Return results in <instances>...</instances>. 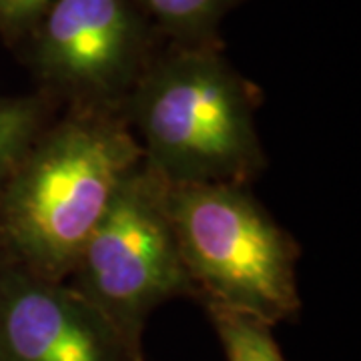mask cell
I'll return each instance as SVG.
<instances>
[{
	"label": "cell",
	"instance_id": "9c48e42d",
	"mask_svg": "<svg viewBox=\"0 0 361 361\" xmlns=\"http://www.w3.org/2000/svg\"><path fill=\"white\" fill-rule=\"evenodd\" d=\"M219 337L225 361H285L273 327L239 313L205 310Z\"/></svg>",
	"mask_w": 361,
	"mask_h": 361
},
{
	"label": "cell",
	"instance_id": "ba28073f",
	"mask_svg": "<svg viewBox=\"0 0 361 361\" xmlns=\"http://www.w3.org/2000/svg\"><path fill=\"white\" fill-rule=\"evenodd\" d=\"M56 113L59 109L35 90L0 94V189L28 145Z\"/></svg>",
	"mask_w": 361,
	"mask_h": 361
},
{
	"label": "cell",
	"instance_id": "52a82bcc",
	"mask_svg": "<svg viewBox=\"0 0 361 361\" xmlns=\"http://www.w3.org/2000/svg\"><path fill=\"white\" fill-rule=\"evenodd\" d=\"M251 0H133L157 32L183 47H225L221 25Z\"/></svg>",
	"mask_w": 361,
	"mask_h": 361
},
{
	"label": "cell",
	"instance_id": "7a4b0ae2",
	"mask_svg": "<svg viewBox=\"0 0 361 361\" xmlns=\"http://www.w3.org/2000/svg\"><path fill=\"white\" fill-rule=\"evenodd\" d=\"M263 92L225 47L165 42L125 106L145 165L171 185H253L267 169Z\"/></svg>",
	"mask_w": 361,
	"mask_h": 361
},
{
	"label": "cell",
	"instance_id": "5b68a950",
	"mask_svg": "<svg viewBox=\"0 0 361 361\" xmlns=\"http://www.w3.org/2000/svg\"><path fill=\"white\" fill-rule=\"evenodd\" d=\"M66 283L142 349L149 317L163 303L191 297L171 229L163 180L142 161L80 249Z\"/></svg>",
	"mask_w": 361,
	"mask_h": 361
},
{
	"label": "cell",
	"instance_id": "6da1fadb",
	"mask_svg": "<svg viewBox=\"0 0 361 361\" xmlns=\"http://www.w3.org/2000/svg\"><path fill=\"white\" fill-rule=\"evenodd\" d=\"M142 153L123 113L59 111L0 189V257L66 281Z\"/></svg>",
	"mask_w": 361,
	"mask_h": 361
},
{
	"label": "cell",
	"instance_id": "30bf717a",
	"mask_svg": "<svg viewBox=\"0 0 361 361\" xmlns=\"http://www.w3.org/2000/svg\"><path fill=\"white\" fill-rule=\"evenodd\" d=\"M52 0H0V39L14 51Z\"/></svg>",
	"mask_w": 361,
	"mask_h": 361
},
{
	"label": "cell",
	"instance_id": "8992f818",
	"mask_svg": "<svg viewBox=\"0 0 361 361\" xmlns=\"http://www.w3.org/2000/svg\"><path fill=\"white\" fill-rule=\"evenodd\" d=\"M0 361H145L66 281L0 257Z\"/></svg>",
	"mask_w": 361,
	"mask_h": 361
},
{
	"label": "cell",
	"instance_id": "277c9868",
	"mask_svg": "<svg viewBox=\"0 0 361 361\" xmlns=\"http://www.w3.org/2000/svg\"><path fill=\"white\" fill-rule=\"evenodd\" d=\"M165 42L133 0H52L13 52L59 111L125 115Z\"/></svg>",
	"mask_w": 361,
	"mask_h": 361
},
{
	"label": "cell",
	"instance_id": "3957f363",
	"mask_svg": "<svg viewBox=\"0 0 361 361\" xmlns=\"http://www.w3.org/2000/svg\"><path fill=\"white\" fill-rule=\"evenodd\" d=\"M163 180V179H161ZM163 199L191 299L277 327L301 311L295 237L251 185H171Z\"/></svg>",
	"mask_w": 361,
	"mask_h": 361
}]
</instances>
